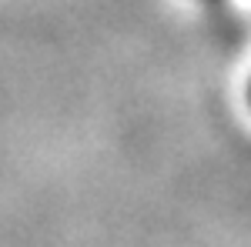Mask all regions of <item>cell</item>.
Returning <instances> with one entry per match:
<instances>
[{
	"mask_svg": "<svg viewBox=\"0 0 251 247\" xmlns=\"http://www.w3.org/2000/svg\"><path fill=\"white\" fill-rule=\"evenodd\" d=\"M248 100H251V84H248Z\"/></svg>",
	"mask_w": 251,
	"mask_h": 247,
	"instance_id": "cell-1",
	"label": "cell"
}]
</instances>
